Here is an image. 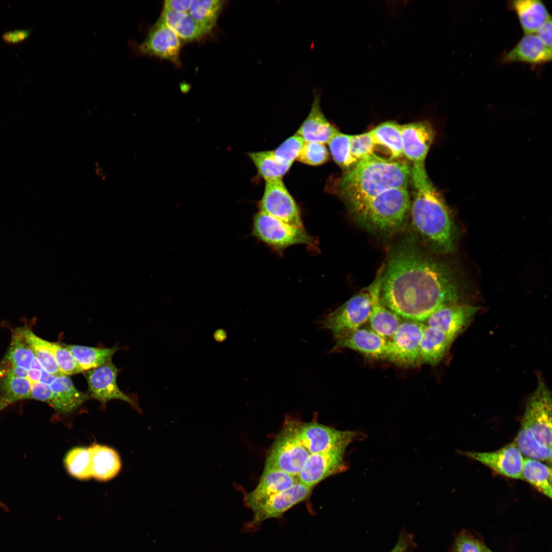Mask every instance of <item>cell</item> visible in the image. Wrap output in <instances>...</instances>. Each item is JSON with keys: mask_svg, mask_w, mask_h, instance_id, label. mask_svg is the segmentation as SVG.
Instances as JSON below:
<instances>
[{"mask_svg": "<svg viewBox=\"0 0 552 552\" xmlns=\"http://www.w3.org/2000/svg\"><path fill=\"white\" fill-rule=\"evenodd\" d=\"M227 335V333L224 329H219L214 332L213 337L216 341L221 342L226 339Z\"/></svg>", "mask_w": 552, "mask_h": 552, "instance_id": "53", "label": "cell"}, {"mask_svg": "<svg viewBox=\"0 0 552 552\" xmlns=\"http://www.w3.org/2000/svg\"><path fill=\"white\" fill-rule=\"evenodd\" d=\"M57 377V376L48 373L42 369L39 381L50 385Z\"/></svg>", "mask_w": 552, "mask_h": 552, "instance_id": "51", "label": "cell"}, {"mask_svg": "<svg viewBox=\"0 0 552 552\" xmlns=\"http://www.w3.org/2000/svg\"><path fill=\"white\" fill-rule=\"evenodd\" d=\"M375 146L384 147L390 154L389 160L400 157L402 154L401 125L388 121L383 122L370 131Z\"/></svg>", "mask_w": 552, "mask_h": 552, "instance_id": "29", "label": "cell"}, {"mask_svg": "<svg viewBox=\"0 0 552 552\" xmlns=\"http://www.w3.org/2000/svg\"><path fill=\"white\" fill-rule=\"evenodd\" d=\"M47 344L63 375H71L83 372L73 354L65 346L47 340Z\"/></svg>", "mask_w": 552, "mask_h": 552, "instance_id": "40", "label": "cell"}, {"mask_svg": "<svg viewBox=\"0 0 552 552\" xmlns=\"http://www.w3.org/2000/svg\"><path fill=\"white\" fill-rule=\"evenodd\" d=\"M298 482L296 476L276 469H264L258 485L246 493L244 502L252 511L260 502L288 489Z\"/></svg>", "mask_w": 552, "mask_h": 552, "instance_id": "22", "label": "cell"}, {"mask_svg": "<svg viewBox=\"0 0 552 552\" xmlns=\"http://www.w3.org/2000/svg\"><path fill=\"white\" fill-rule=\"evenodd\" d=\"M28 371L13 365L4 358L0 363V378L5 377H19L27 378Z\"/></svg>", "mask_w": 552, "mask_h": 552, "instance_id": "47", "label": "cell"}, {"mask_svg": "<svg viewBox=\"0 0 552 552\" xmlns=\"http://www.w3.org/2000/svg\"><path fill=\"white\" fill-rule=\"evenodd\" d=\"M410 172L406 163L369 156L343 175L340 193L349 211L386 190L408 188Z\"/></svg>", "mask_w": 552, "mask_h": 552, "instance_id": "3", "label": "cell"}, {"mask_svg": "<svg viewBox=\"0 0 552 552\" xmlns=\"http://www.w3.org/2000/svg\"><path fill=\"white\" fill-rule=\"evenodd\" d=\"M41 371L31 369L28 371L27 378L31 382L39 381Z\"/></svg>", "mask_w": 552, "mask_h": 552, "instance_id": "52", "label": "cell"}, {"mask_svg": "<svg viewBox=\"0 0 552 552\" xmlns=\"http://www.w3.org/2000/svg\"><path fill=\"white\" fill-rule=\"evenodd\" d=\"M181 47L180 38L159 18L138 45L137 50L143 55L158 57L177 64Z\"/></svg>", "mask_w": 552, "mask_h": 552, "instance_id": "16", "label": "cell"}, {"mask_svg": "<svg viewBox=\"0 0 552 552\" xmlns=\"http://www.w3.org/2000/svg\"><path fill=\"white\" fill-rule=\"evenodd\" d=\"M416 547L413 535L403 530L400 532L396 544L389 552H410Z\"/></svg>", "mask_w": 552, "mask_h": 552, "instance_id": "46", "label": "cell"}, {"mask_svg": "<svg viewBox=\"0 0 552 552\" xmlns=\"http://www.w3.org/2000/svg\"><path fill=\"white\" fill-rule=\"evenodd\" d=\"M31 382L27 378H0V411L15 402L30 399Z\"/></svg>", "mask_w": 552, "mask_h": 552, "instance_id": "34", "label": "cell"}, {"mask_svg": "<svg viewBox=\"0 0 552 552\" xmlns=\"http://www.w3.org/2000/svg\"><path fill=\"white\" fill-rule=\"evenodd\" d=\"M329 155L324 144L305 142L296 160L307 165L317 166L326 163L329 159Z\"/></svg>", "mask_w": 552, "mask_h": 552, "instance_id": "42", "label": "cell"}, {"mask_svg": "<svg viewBox=\"0 0 552 552\" xmlns=\"http://www.w3.org/2000/svg\"><path fill=\"white\" fill-rule=\"evenodd\" d=\"M354 295L317 321L319 329L330 331L335 341L360 328L369 319L372 302L369 291Z\"/></svg>", "mask_w": 552, "mask_h": 552, "instance_id": "6", "label": "cell"}, {"mask_svg": "<svg viewBox=\"0 0 552 552\" xmlns=\"http://www.w3.org/2000/svg\"><path fill=\"white\" fill-rule=\"evenodd\" d=\"M91 456V476L101 481L114 477L121 468L118 453L106 446L94 444L88 448Z\"/></svg>", "mask_w": 552, "mask_h": 552, "instance_id": "27", "label": "cell"}, {"mask_svg": "<svg viewBox=\"0 0 552 552\" xmlns=\"http://www.w3.org/2000/svg\"><path fill=\"white\" fill-rule=\"evenodd\" d=\"M84 372L91 397L103 404L111 400H121L130 404L135 409L140 410L137 401L119 388L117 383L118 369L111 361Z\"/></svg>", "mask_w": 552, "mask_h": 552, "instance_id": "14", "label": "cell"}, {"mask_svg": "<svg viewBox=\"0 0 552 552\" xmlns=\"http://www.w3.org/2000/svg\"><path fill=\"white\" fill-rule=\"evenodd\" d=\"M351 135L339 132L328 143L333 159L339 166L344 169L353 167L357 162L351 154Z\"/></svg>", "mask_w": 552, "mask_h": 552, "instance_id": "39", "label": "cell"}, {"mask_svg": "<svg viewBox=\"0 0 552 552\" xmlns=\"http://www.w3.org/2000/svg\"><path fill=\"white\" fill-rule=\"evenodd\" d=\"M223 2L220 0L192 1L188 13L196 22L203 35L209 33L215 26Z\"/></svg>", "mask_w": 552, "mask_h": 552, "instance_id": "33", "label": "cell"}, {"mask_svg": "<svg viewBox=\"0 0 552 552\" xmlns=\"http://www.w3.org/2000/svg\"><path fill=\"white\" fill-rule=\"evenodd\" d=\"M510 7L516 13L525 34L536 32L551 16L545 4L539 0L510 1Z\"/></svg>", "mask_w": 552, "mask_h": 552, "instance_id": "26", "label": "cell"}, {"mask_svg": "<svg viewBox=\"0 0 552 552\" xmlns=\"http://www.w3.org/2000/svg\"><path fill=\"white\" fill-rule=\"evenodd\" d=\"M387 342L388 339L372 330L359 328L335 340L331 352L342 349H349L367 357L385 360Z\"/></svg>", "mask_w": 552, "mask_h": 552, "instance_id": "20", "label": "cell"}, {"mask_svg": "<svg viewBox=\"0 0 552 552\" xmlns=\"http://www.w3.org/2000/svg\"><path fill=\"white\" fill-rule=\"evenodd\" d=\"M403 154L413 164H425V159L434 136L428 121L401 125Z\"/></svg>", "mask_w": 552, "mask_h": 552, "instance_id": "18", "label": "cell"}, {"mask_svg": "<svg viewBox=\"0 0 552 552\" xmlns=\"http://www.w3.org/2000/svg\"><path fill=\"white\" fill-rule=\"evenodd\" d=\"M551 394L541 378L527 400L522 423L533 431L541 445L551 448Z\"/></svg>", "mask_w": 552, "mask_h": 552, "instance_id": "9", "label": "cell"}, {"mask_svg": "<svg viewBox=\"0 0 552 552\" xmlns=\"http://www.w3.org/2000/svg\"><path fill=\"white\" fill-rule=\"evenodd\" d=\"M497 473L512 478L523 479V458L514 441L492 452H461Z\"/></svg>", "mask_w": 552, "mask_h": 552, "instance_id": "17", "label": "cell"}, {"mask_svg": "<svg viewBox=\"0 0 552 552\" xmlns=\"http://www.w3.org/2000/svg\"><path fill=\"white\" fill-rule=\"evenodd\" d=\"M35 356L32 350L15 331L12 336L9 349L4 359L13 365L29 371Z\"/></svg>", "mask_w": 552, "mask_h": 552, "instance_id": "38", "label": "cell"}, {"mask_svg": "<svg viewBox=\"0 0 552 552\" xmlns=\"http://www.w3.org/2000/svg\"><path fill=\"white\" fill-rule=\"evenodd\" d=\"M347 448L338 447L310 454L297 476L298 481L313 488L325 478L347 470L348 466L344 461Z\"/></svg>", "mask_w": 552, "mask_h": 552, "instance_id": "12", "label": "cell"}, {"mask_svg": "<svg viewBox=\"0 0 552 552\" xmlns=\"http://www.w3.org/2000/svg\"><path fill=\"white\" fill-rule=\"evenodd\" d=\"M251 235L280 252L295 244L315 246L314 238L304 227L290 225L261 212L254 216Z\"/></svg>", "mask_w": 552, "mask_h": 552, "instance_id": "7", "label": "cell"}, {"mask_svg": "<svg viewBox=\"0 0 552 552\" xmlns=\"http://www.w3.org/2000/svg\"><path fill=\"white\" fill-rule=\"evenodd\" d=\"M455 269L404 243L390 253L380 290L382 303L399 317L425 323L440 308L458 303L462 285Z\"/></svg>", "mask_w": 552, "mask_h": 552, "instance_id": "1", "label": "cell"}, {"mask_svg": "<svg viewBox=\"0 0 552 552\" xmlns=\"http://www.w3.org/2000/svg\"><path fill=\"white\" fill-rule=\"evenodd\" d=\"M73 354L83 372L100 366L111 361L117 347L93 348L87 346L62 344Z\"/></svg>", "mask_w": 552, "mask_h": 552, "instance_id": "30", "label": "cell"}, {"mask_svg": "<svg viewBox=\"0 0 552 552\" xmlns=\"http://www.w3.org/2000/svg\"><path fill=\"white\" fill-rule=\"evenodd\" d=\"M453 340L440 330L425 324L420 343V364L438 365L445 357Z\"/></svg>", "mask_w": 552, "mask_h": 552, "instance_id": "25", "label": "cell"}, {"mask_svg": "<svg viewBox=\"0 0 552 552\" xmlns=\"http://www.w3.org/2000/svg\"><path fill=\"white\" fill-rule=\"evenodd\" d=\"M192 1L168 0L164 2V6L170 9L181 13H188L190 9Z\"/></svg>", "mask_w": 552, "mask_h": 552, "instance_id": "50", "label": "cell"}, {"mask_svg": "<svg viewBox=\"0 0 552 552\" xmlns=\"http://www.w3.org/2000/svg\"><path fill=\"white\" fill-rule=\"evenodd\" d=\"M350 146L351 155L357 162L374 155L375 145L370 131L352 135Z\"/></svg>", "mask_w": 552, "mask_h": 552, "instance_id": "43", "label": "cell"}, {"mask_svg": "<svg viewBox=\"0 0 552 552\" xmlns=\"http://www.w3.org/2000/svg\"><path fill=\"white\" fill-rule=\"evenodd\" d=\"M523 479L544 495L551 498V471L550 467L541 461L530 458L523 459Z\"/></svg>", "mask_w": 552, "mask_h": 552, "instance_id": "32", "label": "cell"}, {"mask_svg": "<svg viewBox=\"0 0 552 552\" xmlns=\"http://www.w3.org/2000/svg\"><path fill=\"white\" fill-rule=\"evenodd\" d=\"M537 36L548 47L551 48V18H549L536 31Z\"/></svg>", "mask_w": 552, "mask_h": 552, "instance_id": "49", "label": "cell"}, {"mask_svg": "<svg viewBox=\"0 0 552 552\" xmlns=\"http://www.w3.org/2000/svg\"><path fill=\"white\" fill-rule=\"evenodd\" d=\"M15 332L30 346L35 357L44 371L57 376L63 375L60 371L54 356L48 347L47 340L38 337L28 328H18L16 329Z\"/></svg>", "mask_w": 552, "mask_h": 552, "instance_id": "31", "label": "cell"}, {"mask_svg": "<svg viewBox=\"0 0 552 552\" xmlns=\"http://www.w3.org/2000/svg\"><path fill=\"white\" fill-rule=\"evenodd\" d=\"M50 386L53 393L51 406L61 414L74 411L88 399V395L78 390L67 375L58 376Z\"/></svg>", "mask_w": 552, "mask_h": 552, "instance_id": "24", "label": "cell"}, {"mask_svg": "<svg viewBox=\"0 0 552 552\" xmlns=\"http://www.w3.org/2000/svg\"><path fill=\"white\" fill-rule=\"evenodd\" d=\"M551 60V48L547 47L534 33L525 34L501 58V61L507 63L518 62L541 64Z\"/></svg>", "mask_w": 552, "mask_h": 552, "instance_id": "23", "label": "cell"}, {"mask_svg": "<svg viewBox=\"0 0 552 552\" xmlns=\"http://www.w3.org/2000/svg\"><path fill=\"white\" fill-rule=\"evenodd\" d=\"M30 399L42 401L51 406L53 393L50 386L40 381L31 383Z\"/></svg>", "mask_w": 552, "mask_h": 552, "instance_id": "45", "label": "cell"}, {"mask_svg": "<svg viewBox=\"0 0 552 552\" xmlns=\"http://www.w3.org/2000/svg\"><path fill=\"white\" fill-rule=\"evenodd\" d=\"M0 507H2V508H4V509H7L6 507H5V505H4V504H3L2 503H1V502H0Z\"/></svg>", "mask_w": 552, "mask_h": 552, "instance_id": "54", "label": "cell"}, {"mask_svg": "<svg viewBox=\"0 0 552 552\" xmlns=\"http://www.w3.org/2000/svg\"><path fill=\"white\" fill-rule=\"evenodd\" d=\"M479 308L453 303L433 312L425 321L427 325L443 332L453 340L469 326Z\"/></svg>", "mask_w": 552, "mask_h": 552, "instance_id": "15", "label": "cell"}, {"mask_svg": "<svg viewBox=\"0 0 552 552\" xmlns=\"http://www.w3.org/2000/svg\"><path fill=\"white\" fill-rule=\"evenodd\" d=\"M425 164H413L410 181L412 188V225L426 245L436 254H446L454 247L456 238L450 211L428 176Z\"/></svg>", "mask_w": 552, "mask_h": 552, "instance_id": "2", "label": "cell"}, {"mask_svg": "<svg viewBox=\"0 0 552 552\" xmlns=\"http://www.w3.org/2000/svg\"><path fill=\"white\" fill-rule=\"evenodd\" d=\"M313 488L298 481L291 488L260 502L252 510L254 518L246 524L245 530L256 527L268 519L281 517L293 506L307 499Z\"/></svg>", "mask_w": 552, "mask_h": 552, "instance_id": "13", "label": "cell"}, {"mask_svg": "<svg viewBox=\"0 0 552 552\" xmlns=\"http://www.w3.org/2000/svg\"><path fill=\"white\" fill-rule=\"evenodd\" d=\"M514 442L521 454L528 458L551 463V448L539 443L532 429L526 425L521 423Z\"/></svg>", "mask_w": 552, "mask_h": 552, "instance_id": "35", "label": "cell"}, {"mask_svg": "<svg viewBox=\"0 0 552 552\" xmlns=\"http://www.w3.org/2000/svg\"><path fill=\"white\" fill-rule=\"evenodd\" d=\"M298 421L287 418L270 448L264 469H276L297 477L310 455L300 440Z\"/></svg>", "mask_w": 552, "mask_h": 552, "instance_id": "5", "label": "cell"}, {"mask_svg": "<svg viewBox=\"0 0 552 552\" xmlns=\"http://www.w3.org/2000/svg\"><path fill=\"white\" fill-rule=\"evenodd\" d=\"M298 436L310 454L345 447L353 441L366 438L363 433L337 430L316 422H298Z\"/></svg>", "mask_w": 552, "mask_h": 552, "instance_id": "8", "label": "cell"}, {"mask_svg": "<svg viewBox=\"0 0 552 552\" xmlns=\"http://www.w3.org/2000/svg\"><path fill=\"white\" fill-rule=\"evenodd\" d=\"M159 18L180 40L191 41L203 35L196 22L188 13L177 12L164 6Z\"/></svg>", "mask_w": 552, "mask_h": 552, "instance_id": "28", "label": "cell"}, {"mask_svg": "<svg viewBox=\"0 0 552 552\" xmlns=\"http://www.w3.org/2000/svg\"><path fill=\"white\" fill-rule=\"evenodd\" d=\"M453 552H493L480 540L469 533L461 532L456 537Z\"/></svg>", "mask_w": 552, "mask_h": 552, "instance_id": "44", "label": "cell"}, {"mask_svg": "<svg viewBox=\"0 0 552 552\" xmlns=\"http://www.w3.org/2000/svg\"><path fill=\"white\" fill-rule=\"evenodd\" d=\"M64 463L68 473L80 479L91 477V456L88 448L75 447L66 454Z\"/></svg>", "mask_w": 552, "mask_h": 552, "instance_id": "37", "label": "cell"}, {"mask_svg": "<svg viewBox=\"0 0 552 552\" xmlns=\"http://www.w3.org/2000/svg\"><path fill=\"white\" fill-rule=\"evenodd\" d=\"M304 140L295 134L272 151L275 159L282 165H291L296 159L305 143Z\"/></svg>", "mask_w": 552, "mask_h": 552, "instance_id": "41", "label": "cell"}, {"mask_svg": "<svg viewBox=\"0 0 552 552\" xmlns=\"http://www.w3.org/2000/svg\"><path fill=\"white\" fill-rule=\"evenodd\" d=\"M260 212L292 226L304 227L297 204L282 178L266 181L264 194L259 202Z\"/></svg>", "mask_w": 552, "mask_h": 552, "instance_id": "11", "label": "cell"}, {"mask_svg": "<svg viewBox=\"0 0 552 552\" xmlns=\"http://www.w3.org/2000/svg\"><path fill=\"white\" fill-rule=\"evenodd\" d=\"M408 188L386 190L350 210L353 219L367 231L388 234L399 228L410 209Z\"/></svg>", "mask_w": 552, "mask_h": 552, "instance_id": "4", "label": "cell"}, {"mask_svg": "<svg viewBox=\"0 0 552 552\" xmlns=\"http://www.w3.org/2000/svg\"><path fill=\"white\" fill-rule=\"evenodd\" d=\"M313 96L310 112L296 134L305 142L328 144L339 131L327 120L321 109L319 91L314 90Z\"/></svg>", "mask_w": 552, "mask_h": 552, "instance_id": "21", "label": "cell"}, {"mask_svg": "<svg viewBox=\"0 0 552 552\" xmlns=\"http://www.w3.org/2000/svg\"><path fill=\"white\" fill-rule=\"evenodd\" d=\"M247 155L256 167L259 175L265 181L282 178L291 166V165L278 163L272 151L250 152Z\"/></svg>", "mask_w": 552, "mask_h": 552, "instance_id": "36", "label": "cell"}, {"mask_svg": "<svg viewBox=\"0 0 552 552\" xmlns=\"http://www.w3.org/2000/svg\"><path fill=\"white\" fill-rule=\"evenodd\" d=\"M424 326L411 320L402 321L388 339L385 360L405 367L420 364V343Z\"/></svg>", "mask_w": 552, "mask_h": 552, "instance_id": "10", "label": "cell"}, {"mask_svg": "<svg viewBox=\"0 0 552 552\" xmlns=\"http://www.w3.org/2000/svg\"><path fill=\"white\" fill-rule=\"evenodd\" d=\"M30 33L29 30H15L5 33L2 37L7 43L16 44L26 40Z\"/></svg>", "mask_w": 552, "mask_h": 552, "instance_id": "48", "label": "cell"}, {"mask_svg": "<svg viewBox=\"0 0 552 552\" xmlns=\"http://www.w3.org/2000/svg\"><path fill=\"white\" fill-rule=\"evenodd\" d=\"M383 271L377 274L372 283L368 286L372 302L371 311L369 320L372 330L389 339L397 329L402 320L400 317L387 308L381 302L380 290Z\"/></svg>", "mask_w": 552, "mask_h": 552, "instance_id": "19", "label": "cell"}]
</instances>
